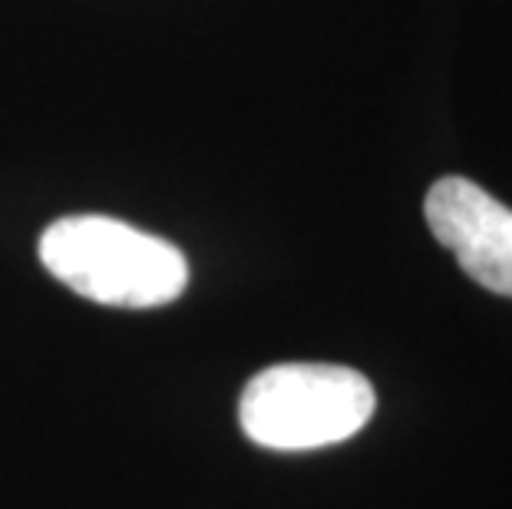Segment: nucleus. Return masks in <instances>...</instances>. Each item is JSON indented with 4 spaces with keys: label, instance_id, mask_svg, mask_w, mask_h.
I'll use <instances>...</instances> for the list:
<instances>
[{
    "label": "nucleus",
    "instance_id": "f257e3e1",
    "mask_svg": "<svg viewBox=\"0 0 512 509\" xmlns=\"http://www.w3.org/2000/svg\"><path fill=\"white\" fill-rule=\"evenodd\" d=\"M43 268L76 295L110 308H162L189 285L176 245L110 215H67L40 235Z\"/></svg>",
    "mask_w": 512,
    "mask_h": 509
},
{
    "label": "nucleus",
    "instance_id": "f03ea898",
    "mask_svg": "<svg viewBox=\"0 0 512 509\" xmlns=\"http://www.w3.org/2000/svg\"><path fill=\"white\" fill-rule=\"evenodd\" d=\"M377 410L374 384L341 364H275L238 400L245 437L265 450H318L351 440Z\"/></svg>",
    "mask_w": 512,
    "mask_h": 509
},
{
    "label": "nucleus",
    "instance_id": "7ed1b4c3",
    "mask_svg": "<svg viewBox=\"0 0 512 509\" xmlns=\"http://www.w3.org/2000/svg\"><path fill=\"white\" fill-rule=\"evenodd\" d=\"M430 232L479 288L512 298V209L463 176L433 182L423 202Z\"/></svg>",
    "mask_w": 512,
    "mask_h": 509
}]
</instances>
